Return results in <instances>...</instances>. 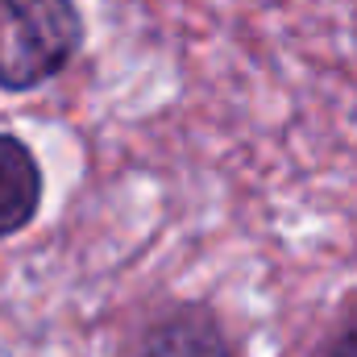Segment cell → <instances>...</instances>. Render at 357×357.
I'll use <instances>...</instances> for the list:
<instances>
[{
	"label": "cell",
	"instance_id": "obj_3",
	"mask_svg": "<svg viewBox=\"0 0 357 357\" xmlns=\"http://www.w3.org/2000/svg\"><path fill=\"white\" fill-rule=\"evenodd\" d=\"M42 171L29 146L13 133H0V237H13L38 216Z\"/></svg>",
	"mask_w": 357,
	"mask_h": 357
},
{
	"label": "cell",
	"instance_id": "obj_2",
	"mask_svg": "<svg viewBox=\"0 0 357 357\" xmlns=\"http://www.w3.org/2000/svg\"><path fill=\"white\" fill-rule=\"evenodd\" d=\"M133 357H233V349L212 312L178 307L146 328Z\"/></svg>",
	"mask_w": 357,
	"mask_h": 357
},
{
	"label": "cell",
	"instance_id": "obj_4",
	"mask_svg": "<svg viewBox=\"0 0 357 357\" xmlns=\"http://www.w3.org/2000/svg\"><path fill=\"white\" fill-rule=\"evenodd\" d=\"M324 357H357V312L341 324V333L333 337V345L324 349Z\"/></svg>",
	"mask_w": 357,
	"mask_h": 357
},
{
	"label": "cell",
	"instance_id": "obj_1",
	"mask_svg": "<svg viewBox=\"0 0 357 357\" xmlns=\"http://www.w3.org/2000/svg\"><path fill=\"white\" fill-rule=\"evenodd\" d=\"M84 42L75 0H0V88L29 91L54 79Z\"/></svg>",
	"mask_w": 357,
	"mask_h": 357
}]
</instances>
